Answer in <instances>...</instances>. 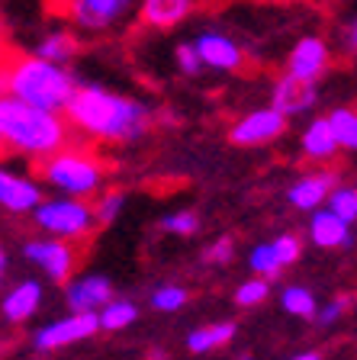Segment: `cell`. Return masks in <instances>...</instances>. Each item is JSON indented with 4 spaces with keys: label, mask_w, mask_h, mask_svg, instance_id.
<instances>
[{
    "label": "cell",
    "mask_w": 357,
    "mask_h": 360,
    "mask_svg": "<svg viewBox=\"0 0 357 360\" xmlns=\"http://www.w3.org/2000/svg\"><path fill=\"white\" fill-rule=\"evenodd\" d=\"M190 0H142V22H149L155 30H168L177 26L187 13H190Z\"/></svg>",
    "instance_id": "19"
},
{
    "label": "cell",
    "mask_w": 357,
    "mask_h": 360,
    "mask_svg": "<svg viewBox=\"0 0 357 360\" xmlns=\"http://www.w3.org/2000/svg\"><path fill=\"white\" fill-rule=\"evenodd\" d=\"M71 4V20L81 30H110L116 20L129 13L132 0H68Z\"/></svg>",
    "instance_id": "8"
},
{
    "label": "cell",
    "mask_w": 357,
    "mask_h": 360,
    "mask_svg": "<svg viewBox=\"0 0 357 360\" xmlns=\"http://www.w3.org/2000/svg\"><path fill=\"white\" fill-rule=\"evenodd\" d=\"M290 360H322V354L319 351H306V354H296V357H290Z\"/></svg>",
    "instance_id": "35"
},
{
    "label": "cell",
    "mask_w": 357,
    "mask_h": 360,
    "mask_svg": "<svg viewBox=\"0 0 357 360\" xmlns=\"http://www.w3.org/2000/svg\"><path fill=\"white\" fill-rule=\"evenodd\" d=\"M315 103V81H303L296 75H287L277 81L274 87V110H280L283 116H296V112L313 110Z\"/></svg>",
    "instance_id": "10"
},
{
    "label": "cell",
    "mask_w": 357,
    "mask_h": 360,
    "mask_svg": "<svg viewBox=\"0 0 357 360\" xmlns=\"http://www.w3.org/2000/svg\"><path fill=\"white\" fill-rule=\"evenodd\" d=\"M268 292H270L268 277H254V280H248V283L238 286L235 302H238V306H258V302L268 300Z\"/></svg>",
    "instance_id": "27"
},
{
    "label": "cell",
    "mask_w": 357,
    "mask_h": 360,
    "mask_svg": "<svg viewBox=\"0 0 357 360\" xmlns=\"http://www.w3.org/2000/svg\"><path fill=\"white\" fill-rule=\"evenodd\" d=\"M248 264H251V270L258 274V277H268L274 280L277 274L283 270L280 257H277V248L274 245H258L251 248V255H248Z\"/></svg>",
    "instance_id": "24"
},
{
    "label": "cell",
    "mask_w": 357,
    "mask_h": 360,
    "mask_svg": "<svg viewBox=\"0 0 357 360\" xmlns=\"http://www.w3.org/2000/svg\"><path fill=\"white\" fill-rule=\"evenodd\" d=\"M149 357H151V360H168V354H164V351H158V347H155V351H151Z\"/></svg>",
    "instance_id": "36"
},
{
    "label": "cell",
    "mask_w": 357,
    "mask_h": 360,
    "mask_svg": "<svg viewBox=\"0 0 357 360\" xmlns=\"http://www.w3.org/2000/svg\"><path fill=\"white\" fill-rule=\"evenodd\" d=\"M39 302H42V286L36 280H26V283L13 286L4 296V319L7 322H23V319H30L36 312Z\"/></svg>",
    "instance_id": "18"
},
{
    "label": "cell",
    "mask_w": 357,
    "mask_h": 360,
    "mask_svg": "<svg viewBox=\"0 0 357 360\" xmlns=\"http://www.w3.org/2000/svg\"><path fill=\"white\" fill-rule=\"evenodd\" d=\"M135 315H139L135 302L113 300V302H106V306L100 309V325H104V331H123V328H129V325L135 322Z\"/></svg>",
    "instance_id": "21"
},
{
    "label": "cell",
    "mask_w": 357,
    "mask_h": 360,
    "mask_svg": "<svg viewBox=\"0 0 357 360\" xmlns=\"http://www.w3.org/2000/svg\"><path fill=\"white\" fill-rule=\"evenodd\" d=\"M184 302H187L184 286H158V290L151 292V306H155L158 312H177Z\"/></svg>",
    "instance_id": "26"
},
{
    "label": "cell",
    "mask_w": 357,
    "mask_h": 360,
    "mask_svg": "<svg viewBox=\"0 0 357 360\" xmlns=\"http://www.w3.org/2000/svg\"><path fill=\"white\" fill-rule=\"evenodd\" d=\"M274 248H277V257H280L283 267H287V264H293L299 257V241L293 238V235H280V238L274 241Z\"/></svg>",
    "instance_id": "32"
},
{
    "label": "cell",
    "mask_w": 357,
    "mask_h": 360,
    "mask_svg": "<svg viewBox=\"0 0 357 360\" xmlns=\"http://www.w3.org/2000/svg\"><path fill=\"white\" fill-rule=\"evenodd\" d=\"M97 328H104L97 312H71L68 319H58V322L45 325L36 335V347L39 351H55V347L75 345V341H84V338L97 335Z\"/></svg>",
    "instance_id": "6"
},
{
    "label": "cell",
    "mask_w": 357,
    "mask_h": 360,
    "mask_svg": "<svg viewBox=\"0 0 357 360\" xmlns=\"http://www.w3.org/2000/svg\"><path fill=\"white\" fill-rule=\"evenodd\" d=\"M283 309L290 315H299V319H315V296L306 286H290V290H283L280 296Z\"/></svg>",
    "instance_id": "23"
},
{
    "label": "cell",
    "mask_w": 357,
    "mask_h": 360,
    "mask_svg": "<svg viewBox=\"0 0 357 360\" xmlns=\"http://www.w3.org/2000/svg\"><path fill=\"white\" fill-rule=\"evenodd\" d=\"M4 94L39 110L68 112L77 84L58 61H49L42 55H16L4 68Z\"/></svg>",
    "instance_id": "2"
},
{
    "label": "cell",
    "mask_w": 357,
    "mask_h": 360,
    "mask_svg": "<svg viewBox=\"0 0 357 360\" xmlns=\"http://www.w3.org/2000/svg\"><path fill=\"white\" fill-rule=\"evenodd\" d=\"M194 45L200 52L203 65L216 68V71H235L242 65V49L229 36H223V32H203Z\"/></svg>",
    "instance_id": "12"
},
{
    "label": "cell",
    "mask_w": 357,
    "mask_h": 360,
    "mask_svg": "<svg viewBox=\"0 0 357 360\" xmlns=\"http://www.w3.org/2000/svg\"><path fill=\"white\" fill-rule=\"evenodd\" d=\"M338 148H342V142H338V135H335V129H332V122H328V116L309 122V129L303 132V151L309 161H328Z\"/></svg>",
    "instance_id": "17"
},
{
    "label": "cell",
    "mask_w": 357,
    "mask_h": 360,
    "mask_svg": "<svg viewBox=\"0 0 357 360\" xmlns=\"http://www.w3.org/2000/svg\"><path fill=\"white\" fill-rule=\"evenodd\" d=\"M283 129H287V116L270 106V110H254V112H248V116H242V120L232 126L229 139L235 145H264V142L280 139Z\"/></svg>",
    "instance_id": "7"
},
{
    "label": "cell",
    "mask_w": 357,
    "mask_h": 360,
    "mask_svg": "<svg viewBox=\"0 0 357 360\" xmlns=\"http://www.w3.org/2000/svg\"><path fill=\"white\" fill-rule=\"evenodd\" d=\"M0 202H4V210H10V212H30V210L42 206V193H39V187L30 177L4 171L0 174Z\"/></svg>",
    "instance_id": "11"
},
{
    "label": "cell",
    "mask_w": 357,
    "mask_h": 360,
    "mask_svg": "<svg viewBox=\"0 0 357 360\" xmlns=\"http://www.w3.org/2000/svg\"><path fill=\"white\" fill-rule=\"evenodd\" d=\"M328 65V49L322 39H299L290 52V75L303 77V81H315Z\"/></svg>",
    "instance_id": "14"
},
{
    "label": "cell",
    "mask_w": 357,
    "mask_h": 360,
    "mask_svg": "<svg viewBox=\"0 0 357 360\" xmlns=\"http://www.w3.org/2000/svg\"><path fill=\"white\" fill-rule=\"evenodd\" d=\"M351 49L357 52V22H354V30H351Z\"/></svg>",
    "instance_id": "37"
},
{
    "label": "cell",
    "mask_w": 357,
    "mask_h": 360,
    "mask_svg": "<svg viewBox=\"0 0 357 360\" xmlns=\"http://www.w3.org/2000/svg\"><path fill=\"white\" fill-rule=\"evenodd\" d=\"M75 49H77V42H75V36L71 32H52V36H45L42 42H39V49H36V55H42V58H49V61H68L71 55H75Z\"/></svg>",
    "instance_id": "22"
},
{
    "label": "cell",
    "mask_w": 357,
    "mask_h": 360,
    "mask_svg": "<svg viewBox=\"0 0 357 360\" xmlns=\"http://www.w3.org/2000/svg\"><path fill=\"white\" fill-rule=\"evenodd\" d=\"M94 222H97V212L87 202H81V196L49 200L36 210V225L58 238H84L94 229Z\"/></svg>",
    "instance_id": "5"
},
{
    "label": "cell",
    "mask_w": 357,
    "mask_h": 360,
    "mask_svg": "<svg viewBox=\"0 0 357 360\" xmlns=\"http://www.w3.org/2000/svg\"><path fill=\"white\" fill-rule=\"evenodd\" d=\"M177 65L184 75H200L203 58H200V52H196V45H177Z\"/></svg>",
    "instance_id": "31"
},
{
    "label": "cell",
    "mask_w": 357,
    "mask_h": 360,
    "mask_svg": "<svg viewBox=\"0 0 357 360\" xmlns=\"http://www.w3.org/2000/svg\"><path fill=\"white\" fill-rule=\"evenodd\" d=\"M232 251H235V245H232V238H219L216 245L206 251V261L209 264H225L232 257Z\"/></svg>",
    "instance_id": "33"
},
{
    "label": "cell",
    "mask_w": 357,
    "mask_h": 360,
    "mask_svg": "<svg viewBox=\"0 0 357 360\" xmlns=\"http://www.w3.org/2000/svg\"><path fill=\"white\" fill-rule=\"evenodd\" d=\"M23 255L36 261L52 280H68L75 270V251L65 241H26Z\"/></svg>",
    "instance_id": "9"
},
{
    "label": "cell",
    "mask_w": 357,
    "mask_h": 360,
    "mask_svg": "<svg viewBox=\"0 0 357 360\" xmlns=\"http://www.w3.org/2000/svg\"><path fill=\"white\" fill-rule=\"evenodd\" d=\"M332 190H335V174H328V171L306 174V177H299L290 187V202L296 210H315V206H322V200Z\"/></svg>",
    "instance_id": "16"
},
{
    "label": "cell",
    "mask_w": 357,
    "mask_h": 360,
    "mask_svg": "<svg viewBox=\"0 0 357 360\" xmlns=\"http://www.w3.org/2000/svg\"><path fill=\"white\" fill-rule=\"evenodd\" d=\"M119 210H123V193H119V190H110L106 196L97 200V222H104V225L113 222Z\"/></svg>",
    "instance_id": "30"
},
{
    "label": "cell",
    "mask_w": 357,
    "mask_h": 360,
    "mask_svg": "<svg viewBox=\"0 0 357 360\" xmlns=\"http://www.w3.org/2000/svg\"><path fill=\"white\" fill-rule=\"evenodd\" d=\"M309 235L319 248H344L351 245V222L332 210H322L309 222Z\"/></svg>",
    "instance_id": "15"
},
{
    "label": "cell",
    "mask_w": 357,
    "mask_h": 360,
    "mask_svg": "<svg viewBox=\"0 0 357 360\" xmlns=\"http://www.w3.org/2000/svg\"><path fill=\"white\" fill-rule=\"evenodd\" d=\"M164 229L174 235H196L200 229V216L196 212H174V216L164 219Z\"/></svg>",
    "instance_id": "29"
},
{
    "label": "cell",
    "mask_w": 357,
    "mask_h": 360,
    "mask_svg": "<svg viewBox=\"0 0 357 360\" xmlns=\"http://www.w3.org/2000/svg\"><path fill=\"white\" fill-rule=\"evenodd\" d=\"M348 148H357V126H354V132H351V142H348Z\"/></svg>",
    "instance_id": "38"
},
{
    "label": "cell",
    "mask_w": 357,
    "mask_h": 360,
    "mask_svg": "<svg viewBox=\"0 0 357 360\" xmlns=\"http://www.w3.org/2000/svg\"><path fill=\"white\" fill-rule=\"evenodd\" d=\"M328 122H332V129H335V135H338V142L348 148V142H351V132H354V126H357V112L354 110H335V112H328Z\"/></svg>",
    "instance_id": "28"
},
{
    "label": "cell",
    "mask_w": 357,
    "mask_h": 360,
    "mask_svg": "<svg viewBox=\"0 0 357 360\" xmlns=\"http://www.w3.org/2000/svg\"><path fill=\"white\" fill-rule=\"evenodd\" d=\"M235 338V325L232 322H219V325H206V328H196L194 335L187 338V347L194 354H206V351H216V347L229 345Z\"/></svg>",
    "instance_id": "20"
},
{
    "label": "cell",
    "mask_w": 357,
    "mask_h": 360,
    "mask_svg": "<svg viewBox=\"0 0 357 360\" xmlns=\"http://www.w3.org/2000/svg\"><path fill=\"white\" fill-rule=\"evenodd\" d=\"M348 302H351L348 296H342V300H335V302H328V306L322 309L319 315H315V319H319V325H328V322H335V319H338V315H342V309L348 306Z\"/></svg>",
    "instance_id": "34"
},
{
    "label": "cell",
    "mask_w": 357,
    "mask_h": 360,
    "mask_svg": "<svg viewBox=\"0 0 357 360\" xmlns=\"http://www.w3.org/2000/svg\"><path fill=\"white\" fill-rule=\"evenodd\" d=\"M68 120L100 142H129L139 139L149 126V106L90 84V87H77L68 106Z\"/></svg>",
    "instance_id": "1"
},
{
    "label": "cell",
    "mask_w": 357,
    "mask_h": 360,
    "mask_svg": "<svg viewBox=\"0 0 357 360\" xmlns=\"http://www.w3.org/2000/svg\"><path fill=\"white\" fill-rule=\"evenodd\" d=\"M245 360H248V357H245Z\"/></svg>",
    "instance_id": "39"
},
{
    "label": "cell",
    "mask_w": 357,
    "mask_h": 360,
    "mask_svg": "<svg viewBox=\"0 0 357 360\" xmlns=\"http://www.w3.org/2000/svg\"><path fill=\"white\" fill-rule=\"evenodd\" d=\"M0 139H4L7 151L49 158L65 148L68 122L61 120V112L39 110V106H30L4 94V100H0Z\"/></svg>",
    "instance_id": "3"
},
{
    "label": "cell",
    "mask_w": 357,
    "mask_h": 360,
    "mask_svg": "<svg viewBox=\"0 0 357 360\" xmlns=\"http://www.w3.org/2000/svg\"><path fill=\"white\" fill-rule=\"evenodd\" d=\"M39 177L52 187L65 190L68 196H90L104 180V167L84 151H55L39 165Z\"/></svg>",
    "instance_id": "4"
},
{
    "label": "cell",
    "mask_w": 357,
    "mask_h": 360,
    "mask_svg": "<svg viewBox=\"0 0 357 360\" xmlns=\"http://www.w3.org/2000/svg\"><path fill=\"white\" fill-rule=\"evenodd\" d=\"M106 302H113V283L106 277H84L68 286L71 312H100Z\"/></svg>",
    "instance_id": "13"
},
{
    "label": "cell",
    "mask_w": 357,
    "mask_h": 360,
    "mask_svg": "<svg viewBox=\"0 0 357 360\" xmlns=\"http://www.w3.org/2000/svg\"><path fill=\"white\" fill-rule=\"evenodd\" d=\"M328 210L348 222H357V187H335L328 196Z\"/></svg>",
    "instance_id": "25"
}]
</instances>
